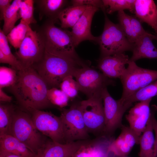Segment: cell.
Returning a JSON list of instances; mask_svg holds the SVG:
<instances>
[{
    "label": "cell",
    "instance_id": "cell-41",
    "mask_svg": "<svg viewBox=\"0 0 157 157\" xmlns=\"http://www.w3.org/2000/svg\"><path fill=\"white\" fill-rule=\"evenodd\" d=\"M0 63L8 64L11 66L12 65L9 59L1 51H0Z\"/></svg>",
    "mask_w": 157,
    "mask_h": 157
},
{
    "label": "cell",
    "instance_id": "cell-14",
    "mask_svg": "<svg viewBox=\"0 0 157 157\" xmlns=\"http://www.w3.org/2000/svg\"><path fill=\"white\" fill-rule=\"evenodd\" d=\"M151 99L140 101L132 107L126 115L130 128L138 136L144 131L151 113L150 104Z\"/></svg>",
    "mask_w": 157,
    "mask_h": 157
},
{
    "label": "cell",
    "instance_id": "cell-9",
    "mask_svg": "<svg viewBox=\"0 0 157 157\" xmlns=\"http://www.w3.org/2000/svg\"><path fill=\"white\" fill-rule=\"evenodd\" d=\"M45 49L44 40L40 33L29 27L26 36L15 56L23 68L32 67L40 61Z\"/></svg>",
    "mask_w": 157,
    "mask_h": 157
},
{
    "label": "cell",
    "instance_id": "cell-7",
    "mask_svg": "<svg viewBox=\"0 0 157 157\" xmlns=\"http://www.w3.org/2000/svg\"><path fill=\"white\" fill-rule=\"evenodd\" d=\"M60 116L63 125L65 143L88 140L89 133L83 119L80 102L73 103L68 109H62Z\"/></svg>",
    "mask_w": 157,
    "mask_h": 157
},
{
    "label": "cell",
    "instance_id": "cell-23",
    "mask_svg": "<svg viewBox=\"0 0 157 157\" xmlns=\"http://www.w3.org/2000/svg\"><path fill=\"white\" fill-rule=\"evenodd\" d=\"M88 6L72 5L64 8L58 16L62 28H72L79 19Z\"/></svg>",
    "mask_w": 157,
    "mask_h": 157
},
{
    "label": "cell",
    "instance_id": "cell-34",
    "mask_svg": "<svg viewBox=\"0 0 157 157\" xmlns=\"http://www.w3.org/2000/svg\"><path fill=\"white\" fill-rule=\"evenodd\" d=\"M117 17L119 24L127 39L130 42L134 43L130 16L125 13L124 11H121L118 12Z\"/></svg>",
    "mask_w": 157,
    "mask_h": 157
},
{
    "label": "cell",
    "instance_id": "cell-6",
    "mask_svg": "<svg viewBox=\"0 0 157 157\" xmlns=\"http://www.w3.org/2000/svg\"><path fill=\"white\" fill-rule=\"evenodd\" d=\"M73 77L78 83L79 91L85 95L88 99L101 96L104 89L115 83L112 79L89 65L78 69Z\"/></svg>",
    "mask_w": 157,
    "mask_h": 157
},
{
    "label": "cell",
    "instance_id": "cell-2",
    "mask_svg": "<svg viewBox=\"0 0 157 157\" xmlns=\"http://www.w3.org/2000/svg\"><path fill=\"white\" fill-rule=\"evenodd\" d=\"M87 65L81 59L75 58L45 46L42 58L32 67L49 89L59 87L65 78L70 75L73 77L78 69Z\"/></svg>",
    "mask_w": 157,
    "mask_h": 157
},
{
    "label": "cell",
    "instance_id": "cell-22",
    "mask_svg": "<svg viewBox=\"0 0 157 157\" xmlns=\"http://www.w3.org/2000/svg\"><path fill=\"white\" fill-rule=\"evenodd\" d=\"M157 95V80L137 91L124 100L118 101L125 109L126 110L132 105L137 101H141L152 99Z\"/></svg>",
    "mask_w": 157,
    "mask_h": 157
},
{
    "label": "cell",
    "instance_id": "cell-8",
    "mask_svg": "<svg viewBox=\"0 0 157 157\" xmlns=\"http://www.w3.org/2000/svg\"><path fill=\"white\" fill-rule=\"evenodd\" d=\"M50 20L40 33L45 46L76 59H80L76 52L70 31L57 27Z\"/></svg>",
    "mask_w": 157,
    "mask_h": 157
},
{
    "label": "cell",
    "instance_id": "cell-11",
    "mask_svg": "<svg viewBox=\"0 0 157 157\" xmlns=\"http://www.w3.org/2000/svg\"><path fill=\"white\" fill-rule=\"evenodd\" d=\"M29 113L35 126L40 132L54 142L65 143L60 116L42 110H34Z\"/></svg>",
    "mask_w": 157,
    "mask_h": 157
},
{
    "label": "cell",
    "instance_id": "cell-26",
    "mask_svg": "<svg viewBox=\"0 0 157 157\" xmlns=\"http://www.w3.org/2000/svg\"><path fill=\"white\" fill-rule=\"evenodd\" d=\"M40 6L46 15L54 22L59 13L64 8L67 1L65 0H42L38 1Z\"/></svg>",
    "mask_w": 157,
    "mask_h": 157
},
{
    "label": "cell",
    "instance_id": "cell-27",
    "mask_svg": "<svg viewBox=\"0 0 157 157\" xmlns=\"http://www.w3.org/2000/svg\"><path fill=\"white\" fill-rule=\"evenodd\" d=\"M29 25L21 20L7 35L8 41L16 49H19L24 40Z\"/></svg>",
    "mask_w": 157,
    "mask_h": 157
},
{
    "label": "cell",
    "instance_id": "cell-10",
    "mask_svg": "<svg viewBox=\"0 0 157 157\" xmlns=\"http://www.w3.org/2000/svg\"><path fill=\"white\" fill-rule=\"evenodd\" d=\"M83 119L89 133L97 137L103 135L105 116L101 96L88 98L80 102Z\"/></svg>",
    "mask_w": 157,
    "mask_h": 157
},
{
    "label": "cell",
    "instance_id": "cell-15",
    "mask_svg": "<svg viewBox=\"0 0 157 157\" xmlns=\"http://www.w3.org/2000/svg\"><path fill=\"white\" fill-rule=\"evenodd\" d=\"M129 59L125 53L101 57L98 67L105 76L112 79L120 78L124 73Z\"/></svg>",
    "mask_w": 157,
    "mask_h": 157
},
{
    "label": "cell",
    "instance_id": "cell-17",
    "mask_svg": "<svg viewBox=\"0 0 157 157\" xmlns=\"http://www.w3.org/2000/svg\"><path fill=\"white\" fill-rule=\"evenodd\" d=\"M121 133L112 142L110 147V152L117 157L128 156L134 145L138 143L137 135L129 128L124 127Z\"/></svg>",
    "mask_w": 157,
    "mask_h": 157
},
{
    "label": "cell",
    "instance_id": "cell-16",
    "mask_svg": "<svg viewBox=\"0 0 157 157\" xmlns=\"http://www.w3.org/2000/svg\"><path fill=\"white\" fill-rule=\"evenodd\" d=\"M87 140L64 144L47 140L36 157H72Z\"/></svg>",
    "mask_w": 157,
    "mask_h": 157
},
{
    "label": "cell",
    "instance_id": "cell-35",
    "mask_svg": "<svg viewBox=\"0 0 157 157\" xmlns=\"http://www.w3.org/2000/svg\"><path fill=\"white\" fill-rule=\"evenodd\" d=\"M130 18L134 43L138 38L144 34L147 31L143 28L142 22L136 17L130 16Z\"/></svg>",
    "mask_w": 157,
    "mask_h": 157
},
{
    "label": "cell",
    "instance_id": "cell-21",
    "mask_svg": "<svg viewBox=\"0 0 157 157\" xmlns=\"http://www.w3.org/2000/svg\"><path fill=\"white\" fill-rule=\"evenodd\" d=\"M0 150L20 157H36L24 144L10 135H0Z\"/></svg>",
    "mask_w": 157,
    "mask_h": 157
},
{
    "label": "cell",
    "instance_id": "cell-37",
    "mask_svg": "<svg viewBox=\"0 0 157 157\" xmlns=\"http://www.w3.org/2000/svg\"><path fill=\"white\" fill-rule=\"evenodd\" d=\"M88 140L74 153L72 157H92L86 146Z\"/></svg>",
    "mask_w": 157,
    "mask_h": 157
},
{
    "label": "cell",
    "instance_id": "cell-43",
    "mask_svg": "<svg viewBox=\"0 0 157 157\" xmlns=\"http://www.w3.org/2000/svg\"><path fill=\"white\" fill-rule=\"evenodd\" d=\"M154 35V40H157V34H155Z\"/></svg>",
    "mask_w": 157,
    "mask_h": 157
},
{
    "label": "cell",
    "instance_id": "cell-28",
    "mask_svg": "<svg viewBox=\"0 0 157 157\" xmlns=\"http://www.w3.org/2000/svg\"><path fill=\"white\" fill-rule=\"evenodd\" d=\"M106 13L111 14L116 11L128 10L134 13L135 0H102Z\"/></svg>",
    "mask_w": 157,
    "mask_h": 157
},
{
    "label": "cell",
    "instance_id": "cell-4",
    "mask_svg": "<svg viewBox=\"0 0 157 157\" xmlns=\"http://www.w3.org/2000/svg\"><path fill=\"white\" fill-rule=\"evenodd\" d=\"M102 11L105 16L104 28L102 34L98 36L97 42L100 47L101 57L132 51L134 43L128 40L119 24H115L109 19L106 9Z\"/></svg>",
    "mask_w": 157,
    "mask_h": 157
},
{
    "label": "cell",
    "instance_id": "cell-33",
    "mask_svg": "<svg viewBox=\"0 0 157 157\" xmlns=\"http://www.w3.org/2000/svg\"><path fill=\"white\" fill-rule=\"evenodd\" d=\"M73 77L70 75L66 77L61 83L59 87L69 98H74L76 96L79 91V88Z\"/></svg>",
    "mask_w": 157,
    "mask_h": 157
},
{
    "label": "cell",
    "instance_id": "cell-30",
    "mask_svg": "<svg viewBox=\"0 0 157 157\" xmlns=\"http://www.w3.org/2000/svg\"><path fill=\"white\" fill-rule=\"evenodd\" d=\"M47 97L49 100L52 105L61 108L67 105L69 99L63 91L56 88L48 89Z\"/></svg>",
    "mask_w": 157,
    "mask_h": 157
},
{
    "label": "cell",
    "instance_id": "cell-18",
    "mask_svg": "<svg viewBox=\"0 0 157 157\" xmlns=\"http://www.w3.org/2000/svg\"><path fill=\"white\" fill-rule=\"evenodd\" d=\"M154 35L147 32L138 38L134 43L132 54L129 61L135 62L144 58H157V49L152 41Z\"/></svg>",
    "mask_w": 157,
    "mask_h": 157
},
{
    "label": "cell",
    "instance_id": "cell-40",
    "mask_svg": "<svg viewBox=\"0 0 157 157\" xmlns=\"http://www.w3.org/2000/svg\"><path fill=\"white\" fill-rule=\"evenodd\" d=\"M12 97L6 94L0 88V101L2 102H10L12 100Z\"/></svg>",
    "mask_w": 157,
    "mask_h": 157
},
{
    "label": "cell",
    "instance_id": "cell-12",
    "mask_svg": "<svg viewBox=\"0 0 157 157\" xmlns=\"http://www.w3.org/2000/svg\"><path fill=\"white\" fill-rule=\"evenodd\" d=\"M101 97L105 120L103 135L111 136L115 131L122 125V117L126 111L118 100H115L111 96L107 88L103 90Z\"/></svg>",
    "mask_w": 157,
    "mask_h": 157
},
{
    "label": "cell",
    "instance_id": "cell-42",
    "mask_svg": "<svg viewBox=\"0 0 157 157\" xmlns=\"http://www.w3.org/2000/svg\"><path fill=\"white\" fill-rule=\"evenodd\" d=\"M0 157H20L8 152L0 150Z\"/></svg>",
    "mask_w": 157,
    "mask_h": 157
},
{
    "label": "cell",
    "instance_id": "cell-20",
    "mask_svg": "<svg viewBox=\"0 0 157 157\" xmlns=\"http://www.w3.org/2000/svg\"><path fill=\"white\" fill-rule=\"evenodd\" d=\"M156 108L155 106H152L146 128L140 137L139 143L140 147L139 154L140 157H157L154 151L155 137L152 122V115Z\"/></svg>",
    "mask_w": 157,
    "mask_h": 157
},
{
    "label": "cell",
    "instance_id": "cell-29",
    "mask_svg": "<svg viewBox=\"0 0 157 157\" xmlns=\"http://www.w3.org/2000/svg\"><path fill=\"white\" fill-rule=\"evenodd\" d=\"M7 36L2 30L0 29V51L7 57L11 63L12 68L18 71L23 69L19 61L12 53L8 44Z\"/></svg>",
    "mask_w": 157,
    "mask_h": 157
},
{
    "label": "cell",
    "instance_id": "cell-3",
    "mask_svg": "<svg viewBox=\"0 0 157 157\" xmlns=\"http://www.w3.org/2000/svg\"><path fill=\"white\" fill-rule=\"evenodd\" d=\"M10 135L24 144L36 156L47 140L46 136L35 126L30 114L21 108L16 109Z\"/></svg>",
    "mask_w": 157,
    "mask_h": 157
},
{
    "label": "cell",
    "instance_id": "cell-19",
    "mask_svg": "<svg viewBox=\"0 0 157 157\" xmlns=\"http://www.w3.org/2000/svg\"><path fill=\"white\" fill-rule=\"evenodd\" d=\"M134 13L141 22L150 26L157 33V7L153 0H135Z\"/></svg>",
    "mask_w": 157,
    "mask_h": 157
},
{
    "label": "cell",
    "instance_id": "cell-5",
    "mask_svg": "<svg viewBox=\"0 0 157 157\" xmlns=\"http://www.w3.org/2000/svg\"><path fill=\"white\" fill-rule=\"evenodd\" d=\"M128 66L120 78L123 91L122 101L157 79V71L141 67L133 61H129Z\"/></svg>",
    "mask_w": 157,
    "mask_h": 157
},
{
    "label": "cell",
    "instance_id": "cell-24",
    "mask_svg": "<svg viewBox=\"0 0 157 157\" xmlns=\"http://www.w3.org/2000/svg\"><path fill=\"white\" fill-rule=\"evenodd\" d=\"M10 103L0 102V135H10L11 125L16 108Z\"/></svg>",
    "mask_w": 157,
    "mask_h": 157
},
{
    "label": "cell",
    "instance_id": "cell-44",
    "mask_svg": "<svg viewBox=\"0 0 157 157\" xmlns=\"http://www.w3.org/2000/svg\"><path fill=\"white\" fill-rule=\"evenodd\" d=\"M129 157V156H124V157Z\"/></svg>",
    "mask_w": 157,
    "mask_h": 157
},
{
    "label": "cell",
    "instance_id": "cell-25",
    "mask_svg": "<svg viewBox=\"0 0 157 157\" xmlns=\"http://www.w3.org/2000/svg\"><path fill=\"white\" fill-rule=\"evenodd\" d=\"M22 0H14L5 13L3 17L4 24L2 30L7 35L15 26L17 21L21 18L19 13L20 3Z\"/></svg>",
    "mask_w": 157,
    "mask_h": 157
},
{
    "label": "cell",
    "instance_id": "cell-13",
    "mask_svg": "<svg viewBox=\"0 0 157 157\" xmlns=\"http://www.w3.org/2000/svg\"><path fill=\"white\" fill-rule=\"evenodd\" d=\"M97 7L88 6L79 19L72 28L71 32L75 47L84 41L97 42L98 37L91 33V27L93 17L99 10Z\"/></svg>",
    "mask_w": 157,
    "mask_h": 157
},
{
    "label": "cell",
    "instance_id": "cell-1",
    "mask_svg": "<svg viewBox=\"0 0 157 157\" xmlns=\"http://www.w3.org/2000/svg\"><path fill=\"white\" fill-rule=\"evenodd\" d=\"M10 90L20 108L28 113L53 106L47 97L48 87L33 67L17 71V77Z\"/></svg>",
    "mask_w": 157,
    "mask_h": 157
},
{
    "label": "cell",
    "instance_id": "cell-32",
    "mask_svg": "<svg viewBox=\"0 0 157 157\" xmlns=\"http://www.w3.org/2000/svg\"><path fill=\"white\" fill-rule=\"evenodd\" d=\"M17 71L12 68L4 66L0 67V88L11 87L16 82Z\"/></svg>",
    "mask_w": 157,
    "mask_h": 157
},
{
    "label": "cell",
    "instance_id": "cell-36",
    "mask_svg": "<svg viewBox=\"0 0 157 157\" xmlns=\"http://www.w3.org/2000/svg\"><path fill=\"white\" fill-rule=\"evenodd\" d=\"M72 5L74 6H94L101 9L105 8L102 0H72L71 1Z\"/></svg>",
    "mask_w": 157,
    "mask_h": 157
},
{
    "label": "cell",
    "instance_id": "cell-39",
    "mask_svg": "<svg viewBox=\"0 0 157 157\" xmlns=\"http://www.w3.org/2000/svg\"><path fill=\"white\" fill-rule=\"evenodd\" d=\"M12 0H0V12L1 19H3L4 14L10 6Z\"/></svg>",
    "mask_w": 157,
    "mask_h": 157
},
{
    "label": "cell",
    "instance_id": "cell-38",
    "mask_svg": "<svg viewBox=\"0 0 157 157\" xmlns=\"http://www.w3.org/2000/svg\"><path fill=\"white\" fill-rule=\"evenodd\" d=\"M157 110V107L154 110L152 116V126L155 134L154 143V151L155 155L157 156V120L155 117V114Z\"/></svg>",
    "mask_w": 157,
    "mask_h": 157
},
{
    "label": "cell",
    "instance_id": "cell-31",
    "mask_svg": "<svg viewBox=\"0 0 157 157\" xmlns=\"http://www.w3.org/2000/svg\"><path fill=\"white\" fill-rule=\"evenodd\" d=\"M34 1H22L20 6L19 13L22 21L29 25L36 22L34 17Z\"/></svg>",
    "mask_w": 157,
    "mask_h": 157
}]
</instances>
